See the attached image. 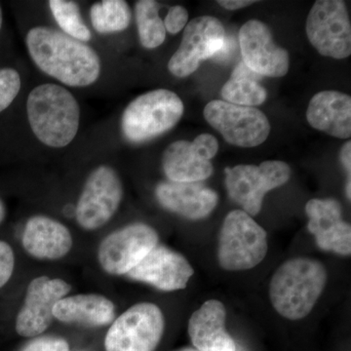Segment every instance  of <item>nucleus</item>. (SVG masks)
Listing matches in <instances>:
<instances>
[{"instance_id":"1","label":"nucleus","mask_w":351,"mask_h":351,"mask_svg":"<svg viewBox=\"0 0 351 351\" xmlns=\"http://www.w3.org/2000/svg\"><path fill=\"white\" fill-rule=\"evenodd\" d=\"M27 50L46 75L71 87H86L98 80L101 60L86 43L48 27L27 32Z\"/></svg>"},{"instance_id":"2","label":"nucleus","mask_w":351,"mask_h":351,"mask_svg":"<svg viewBox=\"0 0 351 351\" xmlns=\"http://www.w3.org/2000/svg\"><path fill=\"white\" fill-rule=\"evenodd\" d=\"M323 263L309 258H291L272 276L269 298L274 309L289 320L306 317L315 306L327 282Z\"/></svg>"},{"instance_id":"3","label":"nucleus","mask_w":351,"mask_h":351,"mask_svg":"<svg viewBox=\"0 0 351 351\" xmlns=\"http://www.w3.org/2000/svg\"><path fill=\"white\" fill-rule=\"evenodd\" d=\"M27 112L34 135L48 147H66L80 128L77 101L60 85L46 83L32 89L27 97Z\"/></svg>"},{"instance_id":"4","label":"nucleus","mask_w":351,"mask_h":351,"mask_svg":"<svg viewBox=\"0 0 351 351\" xmlns=\"http://www.w3.org/2000/svg\"><path fill=\"white\" fill-rule=\"evenodd\" d=\"M184 110L181 98L170 90L147 92L127 106L122 114V133L129 142H147L171 130L181 120Z\"/></svg>"},{"instance_id":"5","label":"nucleus","mask_w":351,"mask_h":351,"mask_svg":"<svg viewBox=\"0 0 351 351\" xmlns=\"http://www.w3.org/2000/svg\"><path fill=\"white\" fill-rule=\"evenodd\" d=\"M269 251L267 232L243 210L226 217L219 233L218 258L230 271L248 270L265 260Z\"/></svg>"},{"instance_id":"6","label":"nucleus","mask_w":351,"mask_h":351,"mask_svg":"<svg viewBox=\"0 0 351 351\" xmlns=\"http://www.w3.org/2000/svg\"><path fill=\"white\" fill-rule=\"evenodd\" d=\"M226 186L228 195L250 216L262 210L265 195L289 181L291 168L279 160L265 161L258 166L237 165L226 168Z\"/></svg>"},{"instance_id":"7","label":"nucleus","mask_w":351,"mask_h":351,"mask_svg":"<svg viewBox=\"0 0 351 351\" xmlns=\"http://www.w3.org/2000/svg\"><path fill=\"white\" fill-rule=\"evenodd\" d=\"M165 327L162 311L152 302H140L127 309L108 330L107 351H154Z\"/></svg>"},{"instance_id":"8","label":"nucleus","mask_w":351,"mask_h":351,"mask_svg":"<svg viewBox=\"0 0 351 351\" xmlns=\"http://www.w3.org/2000/svg\"><path fill=\"white\" fill-rule=\"evenodd\" d=\"M307 38L323 56L346 59L351 54V25L341 0H318L306 20Z\"/></svg>"},{"instance_id":"9","label":"nucleus","mask_w":351,"mask_h":351,"mask_svg":"<svg viewBox=\"0 0 351 351\" xmlns=\"http://www.w3.org/2000/svg\"><path fill=\"white\" fill-rule=\"evenodd\" d=\"M204 117L228 144L237 147H258L265 142L270 133L269 119L254 107L215 100L205 107Z\"/></svg>"},{"instance_id":"10","label":"nucleus","mask_w":351,"mask_h":351,"mask_svg":"<svg viewBox=\"0 0 351 351\" xmlns=\"http://www.w3.org/2000/svg\"><path fill=\"white\" fill-rule=\"evenodd\" d=\"M123 196V186L117 171L100 166L85 182L76 205L78 225L87 230H98L112 218Z\"/></svg>"},{"instance_id":"11","label":"nucleus","mask_w":351,"mask_h":351,"mask_svg":"<svg viewBox=\"0 0 351 351\" xmlns=\"http://www.w3.org/2000/svg\"><path fill=\"white\" fill-rule=\"evenodd\" d=\"M156 230L145 223L124 226L108 235L98 250L101 269L112 276L127 274L158 245Z\"/></svg>"},{"instance_id":"12","label":"nucleus","mask_w":351,"mask_h":351,"mask_svg":"<svg viewBox=\"0 0 351 351\" xmlns=\"http://www.w3.org/2000/svg\"><path fill=\"white\" fill-rule=\"evenodd\" d=\"M225 27L211 16L191 20L184 27L181 45L168 63V69L178 77L193 75L201 62L212 59L226 43Z\"/></svg>"},{"instance_id":"13","label":"nucleus","mask_w":351,"mask_h":351,"mask_svg":"<svg viewBox=\"0 0 351 351\" xmlns=\"http://www.w3.org/2000/svg\"><path fill=\"white\" fill-rule=\"evenodd\" d=\"M71 286L60 278L39 276L27 287L24 306L16 318V331L32 338L43 334L50 326L55 304L71 292Z\"/></svg>"},{"instance_id":"14","label":"nucleus","mask_w":351,"mask_h":351,"mask_svg":"<svg viewBox=\"0 0 351 351\" xmlns=\"http://www.w3.org/2000/svg\"><path fill=\"white\" fill-rule=\"evenodd\" d=\"M239 40L243 63L253 73L269 77L287 75L288 52L274 43L267 25L258 20L248 21L240 29Z\"/></svg>"},{"instance_id":"15","label":"nucleus","mask_w":351,"mask_h":351,"mask_svg":"<svg viewBox=\"0 0 351 351\" xmlns=\"http://www.w3.org/2000/svg\"><path fill=\"white\" fill-rule=\"evenodd\" d=\"M193 274V267L184 256L157 245L127 276L151 284L159 290L172 292L186 288Z\"/></svg>"},{"instance_id":"16","label":"nucleus","mask_w":351,"mask_h":351,"mask_svg":"<svg viewBox=\"0 0 351 351\" xmlns=\"http://www.w3.org/2000/svg\"><path fill=\"white\" fill-rule=\"evenodd\" d=\"M307 228L320 249L341 256L351 253V226L341 216V203L336 199H311L306 203Z\"/></svg>"},{"instance_id":"17","label":"nucleus","mask_w":351,"mask_h":351,"mask_svg":"<svg viewBox=\"0 0 351 351\" xmlns=\"http://www.w3.org/2000/svg\"><path fill=\"white\" fill-rule=\"evenodd\" d=\"M161 206L189 219L206 218L218 204L219 196L202 182H162L156 189Z\"/></svg>"},{"instance_id":"18","label":"nucleus","mask_w":351,"mask_h":351,"mask_svg":"<svg viewBox=\"0 0 351 351\" xmlns=\"http://www.w3.org/2000/svg\"><path fill=\"white\" fill-rule=\"evenodd\" d=\"M226 311L218 300L205 302L189 321V335L198 351H237L226 330Z\"/></svg>"},{"instance_id":"19","label":"nucleus","mask_w":351,"mask_h":351,"mask_svg":"<svg viewBox=\"0 0 351 351\" xmlns=\"http://www.w3.org/2000/svg\"><path fill=\"white\" fill-rule=\"evenodd\" d=\"M22 243L32 257L58 260L71 251L73 237L69 228L56 219L34 216L25 223Z\"/></svg>"},{"instance_id":"20","label":"nucleus","mask_w":351,"mask_h":351,"mask_svg":"<svg viewBox=\"0 0 351 351\" xmlns=\"http://www.w3.org/2000/svg\"><path fill=\"white\" fill-rule=\"evenodd\" d=\"M306 119L316 130L339 138L351 136V98L338 91L314 95L307 108Z\"/></svg>"},{"instance_id":"21","label":"nucleus","mask_w":351,"mask_h":351,"mask_svg":"<svg viewBox=\"0 0 351 351\" xmlns=\"http://www.w3.org/2000/svg\"><path fill=\"white\" fill-rule=\"evenodd\" d=\"M112 302L104 295H75L63 298L55 304L53 316L66 323H80L86 326L100 327L114 319Z\"/></svg>"},{"instance_id":"22","label":"nucleus","mask_w":351,"mask_h":351,"mask_svg":"<svg viewBox=\"0 0 351 351\" xmlns=\"http://www.w3.org/2000/svg\"><path fill=\"white\" fill-rule=\"evenodd\" d=\"M164 173L171 182H200L213 174V165L196 152L193 143L178 141L162 156Z\"/></svg>"},{"instance_id":"23","label":"nucleus","mask_w":351,"mask_h":351,"mask_svg":"<svg viewBox=\"0 0 351 351\" xmlns=\"http://www.w3.org/2000/svg\"><path fill=\"white\" fill-rule=\"evenodd\" d=\"M260 77L242 62L233 71L230 80L221 88V97L225 101L242 107L262 105L267 100V93L265 88L258 84Z\"/></svg>"},{"instance_id":"24","label":"nucleus","mask_w":351,"mask_h":351,"mask_svg":"<svg viewBox=\"0 0 351 351\" xmlns=\"http://www.w3.org/2000/svg\"><path fill=\"white\" fill-rule=\"evenodd\" d=\"M92 25L99 34L122 32L130 25L132 12L123 0H104L90 9Z\"/></svg>"},{"instance_id":"25","label":"nucleus","mask_w":351,"mask_h":351,"mask_svg":"<svg viewBox=\"0 0 351 351\" xmlns=\"http://www.w3.org/2000/svg\"><path fill=\"white\" fill-rule=\"evenodd\" d=\"M159 4L154 0L136 2L135 16L141 43L147 49H154L164 43L166 29L159 16Z\"/></svg>"},{"instance_id":"26","label":"nucleus","mask_w":351,"mask_h":351,"mask_svg":"<svg viewBox=\"0 0 351 351\" xmlns=\"http://www.w3.org/2000/svg\"><path fill=\"white\" fill-rule=\"evenodd\" d=\"M51 12L64 34L82 43L91 39V32L85 25L80 14V7L73 1L50 0Z\"/></svg>"},{"instance_id":"27","label":"nucleus","mask_w":351,"mask_h":351,"mask_svg":"<svg viewBox=\"0 0 351 351\" xmlns=\"http://www.w3.org/2000/svg\"><path fill=\"white\" fill-rule=\"evenodd\" d=\"M21 77L16 69H0V113L10 107L19 94Z\"/></svg>"},{"instance_id":"28","label":"nucleus","mask_w":351,"mask_h":351,"mask_svg":"<svg viewBox=\"0 0 351 351\" xmlns=\"http://www.w3.org/2000/svg\"><path fill=\"white\" fill-rule=\"evenodd\" d=\"M15 267V255L12 247L5 241L0 240V288L4 285L12 276Z\"/></svg>"},{"instance_id":"29","label":"nucleus","mask_w":351,"mask_h":351,"mask_svg":"<svg viewBox=\"0 0 351 351\" xmlns=\"http://www.w3.org/2000/svg\"><path fill=\"white\" fill-rule=\"evenodd\" d=\"M22 351H69V346L64 339L41 337L29 341Z\"/></svg>"},{"instance_id":"30","label":"nucleus","mask_w":351,"mask_h":351,"mask_svg":"<svg viewBox=\"0 0 351 351\" xmlns=\"http://www.w3.org/2000/svg\"><path fill=\"white\" fill-rule=\"evenodd\" d=\"M189 21V12L182 6L171 7L163 21L166 31L171 34H177L186 27Z\"/></svg>"},{"instance_id":"31","label":"nucleus","mask_w":351,"mask_h":351,"mask_svg":"<svg viewBox=\"0 0 351 351\" xmlns=\"http://www.w3.org/2000/svg\"><path fill=\"white\" fill-rule=\"evenodd\" d=\"M193 145L200 156L209 161L216 156L219 151L218 140L210 134H202V135L198 136L193 141Z\"/></svg>"},{"instance_id":"32","label":"nucleus","mask_w":351,"mask_h":351,"mask_svg":"<svg viewBox=\"0 0 351 351\" xmlns=\"http://www.w3.org/2000/svg\"><path fill=\"white\" fill-rule=\"evenodd\" d=\"M234 48V41H233V39L226 38V43L223 44V48H221V49L219 50V52L217 53L212 59H216V61L218 62L228 61V60L232 57Z\"/></svg>"},{"instance_id":"33","label":"nucleus","mask_w":351,"mask_h":351,"mask_svg":"<svg viewBox=\"0 0 351 351\" xmlns=\"http://www.w3.org/2000/svg\"><path fill=\"white\" fill-rule=\"evenodd\" d=\"M255 2L253 0H221V1H218V3L228 10H237V9L250 6Z\"/></svg>"},{"instance_id":"34","label":"nucleus","mask_w":351,"mask_h":351,"mask_svg":"<svg viewBox=\"0 0 351 351\" xmlns=\"http://www.w3.org/2000/svg\"><path fill=\"white\" fill-rule=\"evenodd\" d=\"M341 162L343 164V167L346 172L348 173V176L350 177L351 173V143L348 142L343 147L341 151Z\"/></svg>"},{"instance_id":"35","label":"nucleus","mask_w":351,"mask_h":351,"mask_svg":"<svg viewBox=\"0 0 351 351\" xmlns=\"http://www.w3.org/2000/svg\"><path fill=\"white\" fill-rule=\"evenodd\" d=\"M6 217V207L5 204H4L3 201L0 199V223L4 221Z\"/></svg>"},{"instance_id":"36","label":"nucleus","mask_w":351,"mask_h":351,"mask_svg":"<svg viewBox=\"0 0 351 351\" xmlns=\"http://www.w3.org/2000/svg\"><path fill=\"white\" fill-rule=\"evenodd\" d=\"M176 351H198L197 350H195V348H181V350H178Z\"/></svg>"},{"instance_id":"37","label":"nucleus","mask_w":351,"mask_h":351,"mask_svg":"<svg viewBox=\"0 0 351 351\" xmlns=\"http://www.w3.org/2000/svg\"><path fill=\"white\" fill-rule=\"evenodd\" d=\"M2 27V10L1 7H0V29H1Z\"/></svg>"}]
</instances>
